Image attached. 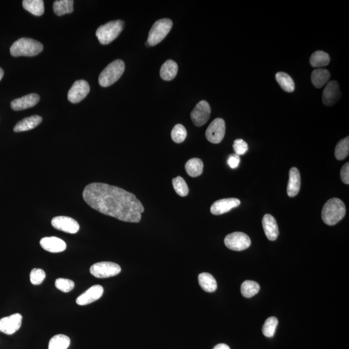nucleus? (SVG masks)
<instances>
[{
  "label": "nucleus",
  "instance_id": "4",
  "mask_svg": "<svg viewBox=\"0 0 349 349\" xmlns=\"http://www.w3.org/2000/svg\"><path fill=\"white\" fill-rule=\"evenodd\" d=\"M125 70V64L121 60H116L109 64L100 73L98 82L102 87H109L122 77Z\"/></svg>",
  "mask_w": 349,
  "mask_h": 349
},
{
  "label": "nucleus",
  "instance_id": "7",
  "mask_svg": "<svg viewBox=\"0 0 349 349\" xmlns=\"http://www.w3.org/2000/svg\"><path fill=\"white\" fill-rule=\"evenodd\" d=\"M121 272V266L112 262H99L94 264L90 268L91 274L100 279L115 276Z\"/></svg>",
  "mask_w": 349,
  "mask_h": 349
},
{
  "label": "nucleus",
  "instance_id": "22",
  "mask_svg": "<svg viewBox=\"0 0 349 349\" xmlns=\"http://www.w3.org/2000/svg\"><path fill=\"white\" fill-rule=\"evenodd\" d=\"M178 72V64L171 60H168L166 63L163 64L160 68V75L163 80L166 81L174 79Z\"/></svg>",
  "mask_w": 349,
  "mask_h": 349
},
{
  "label": "nucleus",
  "instance_id": "38",
  "mask_svg": "<svg viewBox=\"0 0 349 349\" xmlns=\"http://www.w3.org/2000/svg\"><path fill=\"white\" fill-rule=\"evenodd\" d=\"M233 148L236 155L239 156L245 155L249 150L248 144L243 139L236 140L234 142Z\"/></svg>",
  "mask_w": 349,
  "mask_h": 349
},
{
  "label": "nucleus",
  "instance_id": "25",
  "mask_svg": "<svg viewBox=\"0 0 349 349\" xmlns=\"http://www.w3.org/2000/svg\"><path fill=\"white\" fill-rule=\"evenodd\" d=\"M22 5L25 10L36 17H40L44 13V2L42 0H24Z\"/></svg>",
  "mask_w": 349,
  "mask_h": 349
},
{
  "label": "nucleus",
  "instance_id": "3",
  "mask_svg": "<svg viewBox=\"0 0 349 349\" xmlns=\"http://www.w3.org/2000/svg\"><path fill=\"white\" fill-rule=\"evenodd\" d=\"M43 49L40 42L31 38H22L16 41L10 48L13 56H34L40 54Z\"/></svg>",
  "mask_w": 349,
  "mask_h": 349
},
{
  "label": "nucleus",
  "instance_id": "16",
  "mask_svg": "<svg viewBox=\"0 0 349 349\" xmlns=\"http://www.w3.org/2000/svg\"><path fill=\"white\" fill-rule=\"evenodd\" d=\"M104 293V288L99 284L90 287L77 298V304L81 306L87 305L96 302L102 297Z\"/></svg>",
  "mask_w": 349,
  "mask_h": 349
},
{
  "label": "nucleus",
  "instance_id": "12",
  "mask_svg": "<svg viewBox=\"0 0 349 349\" xmlns=\"http://www.w3.org/2000/svg\"><path fill=\"white\" fill-rule=\"evenodd\" d=\"M51 224L55 229L68 234L77 233L80 229L79 222L70 217H55L52 219Z\"/></svg>",
  "mask_w": 349,
  "mask_h": 349
},
{
  "label": "nucleus",
  "instance_id": "37",
  "mask_svg": "<svg viewBox=\"0 0 349 349\" xmlns=\"http://www.w3.org/2000/svg\"><path fill=\"white\" fill-rule=\"evenodd\" d=\"M45 272L44 270L40 268H33L30 274V280L31 283L34 285H38L42 283L45 278Z\"/></svg>",
  "mask_w": 349,
  "mask_h": 349
},
{
  "label": "nucleus",
  "instance_id": "41",
  "mask_svg": "<svg viewBox=\"0 0 349 349\" xmlns=\"http://www.w3.org/2000/svg\"><path fill=\"white\" fill-rule=\"evenodd\" d=\"M213 349H230V348L229 347L228 345H226V344L220 343L215 346Z\"/></svg>",
  "mask_w": 349,
  "mask_h": 349
},
{
  "label": "nucleus",
  "instance_id": "39",
  "mask_svg": "<svg viewBox=\"0 0 349 349\" xmlns=\"http://www.w3.org/2000/svg\"><path fill=\"white\" fill-rule=\"evenodd\" d=\"M340 176L341 181L345 185L349 184V163L346 162L343 166L341 167L340 171Z\"/></svg>",
  "mask_w": 349,
  "mask_h": 349
},
{
  "label": "nucleus",
  "instance_id": "30",
  "mask_svg": "<svg viewBox=\"0 0 349 349\" xmlns=\"http://www.w3.org/2000/svg\"><path fill=\"white\" fill-rule=\"evenodd\" d=\"M70 344V337L64 334H57L50 339L48 349H68Z\"/></svg>",
  "mask_w": 349,
  "mask_h": 349
},
{
  "label": "nucleus",
  "instance_id": "17",
  "mask_svg": "<svg viewBox=\"0 0 349 349\" xmlns=\"http://www.w3.org/2000/svg\"><path fill=\"white\" fill-rule=\"evenodd\" d=\"M40 101V96L38 94L31 93L12 101L11 107L14 111H22L33 107Z\"/></svg>",
  "mask_w": 349,
  "mask_h": 349
},
{
  "label": "nucleus",
  "instance_id": "6",
  "mask_svg": "<svg viewBox=\"0 0 349 349\" xmlns=\"http://www.w3.org/2000/svg\"><path fill=\"white\" fill-rule=\"evenodd\" d=\"M173 22L167 18L158 20L154 23L152 27L149 32L148 41L149 46H155L163 40L171 31Z\"/></svg>",
  "mask_w": 349,
  "mask_h": 349
},
{
  "label": "nucleus",
  "instance_id": "9",
  "mask_svg": "<svg viewBox=\"0 0 349 349\" xmlns=\"http://www.w3.org/2000/svg\"><path fill=\"white\" fill-rule=\"evenodd\" d=\"M226 132V125L222 119L218 118L210 124L206 131V137L213 144H219L223 140Z\"/></svg>",
  "mask_w": 349,
  "mask_h": 349
},
{
  "label": "nucleus",
  "instance_id": "40",
  "mask_svg": "<svg viewBox=\"0 0 349 349\" xmlns=\"http://www.w3.org/2000/svg\"><path fill=\"white\" fill-rule=\"evenodd\" d=\"M227 162H228V166L230 167L231 168H237L240 162V156L236 155V154L229 155Z\"/></svg>",
  "mask_w": 349,
  "mask_h": 349
},
{
  "label": "nucleus",
  "instance_id": "23",
  "mask_svg": "<svg viewBox=\"0 0 349 349\" xmlns=\"http://www.w3.org/2000/svg\"><path fill=\"white\" fill-rule=\"evenodd\" d=\"M199 283L202 289L207 293H213L217 290L216 280L212 274L209 273H202L198 277Z\"/></svg>",
  "mask_w": 349,
  "mask_h": 349
},
{
  "label": "nucleus",
  "instance_id": "28",
  "mask_svg": "<svg viewBox=\"0 0 349 349\" xmlns=\"http://www.w3.org/2000/svg\"><path fill=\"white\" fill-rule=\"evenodd\" d=\"M275 79L279 86L284 91L293 93L295 90V83L290 75L286 73L279 72L275 75Z\"/></svg>",
  "mask_w": 349,
  "mask_h": 349
},
{
  "label": "nucleus",
  "instance_id": "27",
  "mask_svg": "<svg viewBox=\"0 0 349 349\" xmlns=\"http://www.w3.org/2000/svg\"><path fill=\"white\" fill-rule=\"evenodd\" d=\"M330 59L327 52L322 50H317L310 58V63L314 68H321L328 65Z\"/></svg>",
  "mask_w": 349,
  "mask_h": 349
},
{
  "label": "nucleus",
  "instance_id": "1",
  "mask_svg": "<svg viewBox=\"0 0 349 349\" xmlns=\"http://www.w3.org/2000/svg\"><path fill=\"white\" fill-rule=\"evenodd\" d=\"M82 196L94 210L122 221L139 222L144 212L143 205L134 194L107 184H89Z\"/></svg>",
  "mask_w": 349,
  "mask_h": 349
},
{
  "label": "nucleus",
  "instance_id": "14",
  "mask_svg": "<svg viewBox=\"0 0 349 349\" xmlns=\"http://www.w3.org/2000/svg\"><path fill=\"white\" fill-rule=\"evenodd\" d=\"M240 199L227 198L218 200L211 206L210 212L213 215H219L229 212L233 208L240 205Z\"/></svg>",
  "mask_w": 349,
  "mask_h": 349
},
{
  "label": "nucleus",
  "instance_id": "8",
  "mask_svg": "<svg viewBox=\"0 0 349 349\" xmlns=\"http://www.w3.org/2000/svg\"><path fill=\"white\" fill-rule=\"evenodd\" d=\"M224 244L234 251H242L251 245V240L247 234L240 231L228 234L224 239Z\"/></svg>",
  "mask_w": 349,
  "mask_h": 349
},
{
  "label": "nucleus",
  "instance_id": "42",
  "mask_svg": "<svg viewBox=\"0 0 349 349\" xmlns=\"http://www.w3.org/2000/svg\"><path fill=\"white\" fill-rule=\"evenodd\" d=\"M4 75V71L1 68H0V81L3 79Z\"/></svg>",
  "mask_w": 349,
  "mask_h": 349
},
{
  "label": "nucleus",
  "instance_id": "21",
  "mask_svg": "<svg viewBox=\"0 0 349 349\" xmlns=\"http://www.w3.org/2000/svg\"><path fill=\"white\" fill-rule=\"evenodd\" d=\"M42 122V117L38 115L27 117V118L18 122L17 125L14 128V132L18 133L33 130L37 127Z\"/></svg>",
  "mask_w": 349,
  "mask_h": 349
},
{
  "label": "nucleus",
  "instance_id": "29",
  "mask_svg": "<svg viewBox=\"0 0 349 349\" xmlns=\"http://www.w3.org/2000/svg\"><path fill=\"white\" fill-rule=\"evenodd\" d=\"M74 1L73 0H58L53 4V11L58 16H63L66 14L73 13Z\"/></svg>",
  "mask_w": 349,
  "mask_h": 349
},
{
  "label": "nucleus",
  "instance_id": "34",
  "mask_svg": "<svg viewBox=\"0 0 349 349\" xmlns=\"http://www.w3.org/2000/svg\"><path fill=\"white\" fill-rule=\"evenodd\" d=\"M172 183H173L174 191L179 196L186 197L188 196V193H189V188H188L187 183L185 182L183 178L179 176L174 178Z\"/></svg>",
  "mask_w": 349,
  "mask_h": 349
},
{
  "label": "nucleus",
  "instance_id": "18",
  "mask_svg": "<svg viewBox=\"0 0 349 349\" xmlns=\"http://www.w3.org/2000/svg\"><path fill=\"white\" fill-rule=\"evenodd\" d=\"M40 244L43 249L51 253L64 252L67 248L66 243L61 239L56 237H47L42 239Z\"/></svg>",
  "mask_w": 349,
  "mask_h": 349
},
{
  "label": "nucleus",
  "instance_id": "19",
  "mask_svg": "<svg viewBox=\"0 0 349 349\" xmlns=\"http://www.w3.org/2000/svg\"><path fill=\"white\" fill-rule=\"evenodd\" d=\"M262 224L266 238L270 241L276 240L279 232L278 225L275 218L270 214H266L264 215Z\"/></svg>",
  "mask_w": 349,
  "mask_h": 349
},
{
  "label": "nucleus",
  "instance_id": "36",
  "mask_svg": "<svg viewBox=\"0 0 349 349\" xmlns=\"http://www.w3.org/2000/svg\"><path fill=\"white\" fill-rule=\"evenodd\" d=\"M55 286L59 290L63 292V293H68L74 288L75 283L72 280L59 278L55 281Z\"/></svg>",
  "mask_w": 349,
  "mask_h": 349
},
{
  "label": "nucleus",
  "instance_id": "33",
  "mask_svg": "<svg viewBox=\"0 0 349 349\" xmlns=\"http://www.w3.org/2000/svg\"><path fill=\"white\" fill-rule=\"evenodd\" d=\"M277 325H278V320L275 317H270L268 318L262 328L264 336L268 337L274 336Z\"/></svg>",
  "mask_w": 349,
  "mask_h": 349
},
{
  "label": "nucleus",
  "instance_id": "11",
  "mask_svg": "<svg viewBox=\"0 0 349 349\" xmlns=\"http://www.w3.org/2000/svg\"><path fill=\"white\" fill-rule=\"evenodd\" d=\"M211 107L205 100L200 101L191 113V119L194 125L200 127L207 123L210 119Z\"/></svg>",
  "mask_w": 349,
  "mask_h": 349
},
{
  "label": "nucleus",
  "instance_id": "2",
  "mask_svg": "<svg viewBox=\"0 0 349 349\" xmlns=\"http://www.w3.org/2000/svg\"><path fill=\"white\" fill-rule=\"evenodd\" d=\"M346 214V206L341 200L332 198L323 206L321 217L328 226H334L340 221Z\"/></svg>",
  "mask_w": 349,
  "mask_h": 349
},
{
  "label": "nucleus",
  "instance_id": "13",
  "mask_svg": "<svg viewBox=\"0 0 349 349\" xmlns=\"http://www.w3.org/2000/svg\"><path fill=\"white\" fill-rule=\"evenodd\" d=\"M22 319L21 314L18 313L0 319V332L8 335L13 334L21 327Z\"/></svg>",
  "mask_w": 349,
  "mask_h": 349
},
{
  "label": "nucleus",
  "instance_id": "35",
  "mask_svg": "<svg viewBox=\"0 0 349 349\" xmlns=\"http://www.w3.org/2000/svg\"><path fill=\"white\" fill-rule=\"evenodd\" d=\"M171 135L172 140L176 143H182L187 138V130L182 125H177L172 130Z\"/></svg>",
  "mask_w": 349,
  "mask_h": 349
},
{
  "label": "nucleus",
  "instance_id": "5",
  "mask_svg": "<svg viewBox=\"0 0 349 349\" xmlns=\"http://www.w3.org/2000/svg\"><path fill=\"white\" fill-rule=\"evenodd\" d=\"M123 28L124 22L122 20L109 22L98 27L96 36L101 44L107 45L118 37Z\"/></svg>",
  "mask_w": 349,
  "mask_h": 349
},
{
  "label": "nucleus",
  "instance_id": "26",
  "mask_svg": "<svg viewBox=\"0 0 349 349\" xmlns=\"http://www.w3.org/2000/svg\"><path fill=\"white\" fill-rule=\"evenodd\" d=\"M203 161L197 158H191L185 164L186 171L192 178H197L201 176L203 173Z\"/></svg>",
  "mask_w": 349,
  "mask_h": 349
},
{
  "label": "nucleus",
  "instance_id": "15",
  "mask_svg": "<svg viewBox=\"0 0 349 349\" xmlns=\"http://www.w3.org/2000/svg\"><path fill=\"white\" fill-rule=\"evenodd\" d=\"M341 93L339 90L338 83L334 80L328 82L323 93V102L327 106L336 104L341 98Z\"/></svg>",
  "mask_w": 349,
  "mask_h": 349
},
{
  "label": "nucleus",
  "instance_id": "20",
  "mask_svg": "<svg viewBox=\"0 0 349 349\" xmlns=\"http://www.w3.org/2000/svg\"><path fill=\"white\" fill-rule=\"evenodd\" d=\"M301 188V176L296 167H292L289 171V181L287 194L290 197H295L299 194Z\"/></svg>",
  "mask_w": 349,
  "mask_h": 349
},
{
  "label": "nucleus",
  "instance_id": "31",
  "mask_svg": "<svg viewBox=\"0 0 349 349\" xmlns=\"http://www.w3.org/2000/svg\"><path fill=\"white\" fill-rule=\"evenodd\" d=\"M260 290V286L254 281H245L241 285V291L245 298H250L257 295Z\"/></svg>",
  "mask_w": 349,
  "mask_h": 349
},
{
  "label": "nucleus",
  "instance_id": "10",
  "mask_svg": "<svg viewBox=\"0 0 349 349\" xmlns=\"http://www.w3.org/2000/svg\"><path fill=\"white\" fill-rule=\"evenodd\" d=\"M90 87L86 80H80L76 81L68 92V100L73 104L81 102L88 95Z\"/></svg>",
  "mask_w": 349,
  "mask_h": 349
},
{
  "label": "nucleus",
  "instance_id": "24",
  "mask_svg": "<svg viewBox=\"0 0 349 349\" xmlns=\"http://www.w3.org/2000/svg\"><path fill=\"white\" fill-rule=\"evenodd\" d=\"M330 77V74L328 70L324 69H317L312 73V83L316 88H321L327 83Z\"/></svg>",
  "mask_w": 349,
  "mask_h": 349
},
{
  "label": "nucleus",
  "instance_id": "32",
  "mask_svg": "<svg viewBox=\"0 0 349 349\" xmlns=\"http://www.w3.org/2000/svg\"><path fill=\"white\" fill-rule=\"evenodd\" d=\"M335 157L338 160L345 159L349 154V138L346 137L345 139L341 140L337 144L335 148Z\"/></svg>",
  "mask_w": 349,
  "mask_h": 349
}]
</instances>
